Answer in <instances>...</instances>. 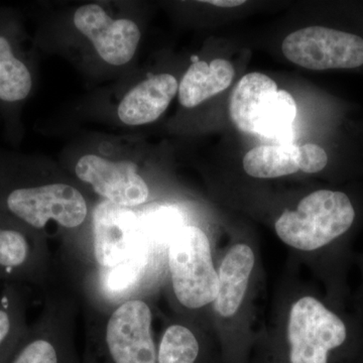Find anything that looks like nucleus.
I'll use <instances>...</instances> for the list:
<instances>
[{"instance_id": "nucleus-19", "label": "nucleus", "mask_w": 363, "mask_h": 363, "mask_svg": "<svg viewBox=\"0 0 363 363\" xmlns=\"http://www.w3.org/2000/svg\"><path fill=\"white\" fill-rule=\"evenodd\" d=\"M200 346L186 327L174 325L164 332L157 352V363H195Z\"/></svg>"}, {"instance_id": "nucleus-2", "label": "nucleus", "mask_w": 363, "mask_h": 363, "mask_svg": "<svg viewBox=\"0 0 363 363\" xmlns=\"http://www.w3.org/2000/svg\"><path fill=\"white\" fill-rule=\"evenodd\" d=\"M0 209L35 229L45 228L50 220L74 228L87 216L84 197L77 189L66 184L14 183L0 187Z\"/></svg>"}, {"instance_id": "nucleus-15", "label": "nucleus", "mask_w": 363, "mask_h": 363, "mask_svg": "<svg viewBox=\"0 0 363 363\" xmlns=\"http://www.w3.org/2000/svg\"><path fill=\"white\" fill-rule=\"evenodd\" d=\"M293 143L255 147L243 157V169L253 178L272 179L298 171V150Z\"/></svg>"}, {"instance_id": "nucleus-21", "label": "nucleus", "mask_w": 363, "mask_h": 363, "mask_svg": "<svg viewBox=\"0 0 363 363\" xmlns=\"http://www.w3.org/2000/svg\"><path fill=\"white\" fill-rule=\"evenodd\" d=\"M6 363H61L59 351L54 344L43 338L32 339L14 350Z\"/></svg>"}, {"instance_id": "nucleus-7", "label": "nucleus", "mask_w": 363, "mask_h": 363, "mask_svg": "<svg viewBox=\"0 0 363 363\" xmlns=\"http://www.w3.org/2000/svg\"><path fill=\"white\" fill-rule=\"evenodd\" d=\"M73 21L106 63L123 66L135 56L140 40V30L135 21L128 18L113 20L98 4L79 7Z\"/></svg>"}, {"instance_id": "nucleus-3", "label": "nucleus", "mask_w": 363, "mask_h": 363, "mask_svg": "<svg viewBox=\"0 0 363 363\" xmlns=\"http://www.w3.org/2000/svg\"><path fill=\"white\" fill-rule=\"evenodd\" d=\"M168 247L174 292L181 304L198 309L214 302L218 294V274L204 231L196 226L182 227Z\"/></svg>"}, {"instance_id": "nucleus-24", "label": "nucleus", "mask_w": 363, "mask_h": 363, "mask_svg": "<svg viewBox=\"0 0 363 363\" xmlns=\"http://www.w3.org/2000/svg\"><path fill=\"white\" fill-rule=\"evenodd\" d=\"M204 2L205 4L218 7H235L245 4V1H243V0H210V1Z\"/></svg>"}, {"instance_id": "nucleus-20", "label": "nucleus", "mask_w": 363, "mask_h": 363, "mask_svg": "<svg viewBox=\"0 0 363 363\" xmlns=\"http://www.w3.org/2000/svg\"><path fill=\"white\" fill-rule=\"evenodd\" d=\"M147 250L149 245H142L130 257L112 267L111 272L107 276V286L111 291L119 292L130 288L135 283L143 267L147 264Z\"/></svg>"}, {"instance_id": "nucleus-14", "label": "nucleus", "mask_w": 363, "mask_h": 363, "mask_svg": "<svg viewBox=\"0 0 363 363\" xmlns=\"http://www.w3.org/2000/svg\"><path fill=\"white\" fill-rule=\"evenodd\" d=\"M0 23V104L16 106L30 96L33 89V74L18 52V43L9 33V26L2 30Z\"/></svg>"}, {"instance_id": "nucleus-5", "label": "nucleus", "mask_w": 363, "mask_h": 363, "mask_svg": "<svg viewBox=\"0 0 363 363\" xmlns=\"http://www.w3.org/2000/svg\"><path fill=\"white\" fill-rule=\"evenodd\" d=\"M288 338L291 363H327L347 339V326L317 298L304 297L291 310Z\"/></svg>"}, {"instance_id": "nucleus-22", "label": "nucleus", "mask_w": 363, "mask_h": 363, "mask_svg": "<svg viewBox=\"0 0 363 363\" xmlns=\"http://www.w3.org/2000/svg\"><path fill=\"white\" fill-rule=\"evenodd\" d=\"M11 307L13 302L6 294L0 298V363H6L11 357L9 346L16 327V317L11 313Z\"/></svg>"}, {"instance_id": "nucleus-1", "label": "nucleus", "mask_w": 363, "mask_h": 363, "mask_svg": "<svg viewBox=\"0 0 363 363\" xmlns=\"http://www.w3.org/2000/svg\"><path fill=\"white\" fill-rule=\"evenodd\" d=\"M357 211L342 191L318 190L286 210L276 222L279 238L290 247L311 252L330 245L350 230Z\"/></svg>"}, {"instance_id": "nucleus-17", "label": "nucleus", "mask_w": 363, "mask_h": 363, "mask_svg": "<svg viewBox=\"0 0 363 363\" xmlns=\"http://www.w3.org/2000/svg\"><path fill=\"white\" fill-rule=\"evenodd\" d=\"M138 217L147 245H169L172 238L185 226L180 210L171 205H149Z\"/></svg>"}, {"instance_id": "nucleus-10", "label": "nucleus", "mask_w": 363, "mask_h": 363, "mask_svg": "<svg viewBox=\"0 0 363 363\" xmlns=\"http://www.w3.org/2000/svg\"><path fill=\"white\" fill-rule=\"evenodd\" d=\"M178 90V81L173 75L152 76L123 97L117 111L119 119L128 125L152 123L166 111Z\"/></svg>"}, {"instance_id": "nucleus-6", "label": "nucleus", "mask_w": 363, "mask_h": 363, "mask_svg": "<svg viewBox=\"0 0 363 363\" xmlns=\"http://www.w3.org/2000/svg\"><path fill=\"white\" fill-rule=\"evenodd\" d=\"M150 324L152 313L143 301L121 305L112 314L105 336L111 363H157Z\"/></svg>"}, {"instance_id": "nucleus-16", "label": "nucleus", "mask_w": 363, "mask_h": 363, "mask_svg": "<svg viewBox=\"0 0 363 363\" xmlns=\"http://www.w3.org/2000/svg\"><path fill=\"white\" fill-rule=\"evenodd\" d=\"M296 114L297 106L292 95L285 90L277 91L260 113L257 135L277 140L279 143H291L288 140Z\"/></svg>"}, {"instance_id": "nucleus-8", "label": "nucleus", "mask_w": 363, "mask_h": 363, "mask_svg": "<svg viewBox=\"0 0 363 363\" xmlns=\"http://www.w3.org/2000/svg\"><path fill=\"white\" fill-rule=\"evenodd\" d=\"M93 229L95 257L104 267H116L138 247L147 245L138 215L128 207L107 200L95 208Z\"/></svg>"}, {"instance_id": "nucleus-12", "label": "nucleus", "mask_w": 363, "mask_h": 363, "mask_svg": "<svg viewBox=\"0 0 363 363\" xmlns=\"http://www.w3.org/2000/svg\"><path fill=\"white\" fill-rule=\"evenodd\" d=\"M277 91V83L264 74L255 72L241 78L229 102V114L234 125L242 133L257 135L260 113Z\"/></svg>"}, {"instance_id": "nucleus-23", "label": "nucleus", "mask_w": 363, "mask_h": 363, "mask_svg": "<svg viewBox=\"0 0 363 363\" xmlns=\"http://www.w3.org/2000/svg\"><path fill=\"white\" fill-rule=\"evenodd\" d=\"M298 169L307 174L319 173L328 164L326 150L316 143H307L298 147Z\"/></svg>"}, {"instance_id": "nucleus-9", "label": "nucleus", "mask_w": 363, "mask_h": 363, "mask_svg": "<svg viewBox=\"0 0 363 363\" xmlns=\"http://www.w3.org/2000/svg\"><path fill=\"white\" fill-rule=\"evenodd\" d=\"M75 172L95 192L119 206H138L149 197V187L138 175L133 162H113L96 155H86L79 159Z\"/></svg>"}, {"instance_id": "nucleus-4", "label": "nucleus", "mask_w": 363, "mask_h": 363, "mask_svg": "<svg viewBox=\"0 0 363 363\" xmlns=\"http://www.w3.org/2000/svg\"><path fill=\"white\" fill-rule=\"evenodd\" d=\"M281 50L289 61L309 70L363 68V35L341 28H301L284 40Z\"/></svg>"}, {"instance_id": "nucleus-13", "label": "nucleus", "mask_w": 363, "mask_h": 363, "mask_svg": "<svg viewBox=\"0 0 363 363\" xmlns=\"http://www.w3.org/2000/svg\"><path fill=\"white\" fill-rule=\"evenodd\" d=\"M235 71L230 62L215 59L193 63L179 85V100L184 107L193 108L209 98L223 92L233 82Z\"/></svg>"}, {"instance_id": "nucleus-18", "label": "nucleus", "mask_w": 363, "mask_h": 363, "mask_svg": "<svg viewBox=\"0 0 363 363\" xmlns=\"http://www.w3.org/2000/svg\"><path fill=\"white\" fill-rule=\"evenodd\" d=\"M0 217V274L13 276L28 264L32 245L26 234Z\"/></svg>"}, {"instance_id": "nucleus-11", "label": "nucleus", "mask_w": 363, "mask_h": 363, "mask_svg": "<svg viewBox=\"0 0 363 363\" xmlns=\"http://www.w3.org/2000/svg\"><path fill=\"white\" fill-rule=\"evenodd\" d=\"M255 266V255L247 245H236L230 248L218 274V294L214 308L222 317L236 314L242 304L248 281Z\"/></svg>"}]
</instances>
